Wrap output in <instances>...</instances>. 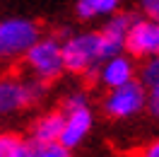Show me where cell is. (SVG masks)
<instances>
[{"mask_svg":"<svg viewBox=\"0 0 159 157\" xmlns=\"http://www.w3.org/2000/svg\"><path fill=\"white\" fill-rule=\"evenodd\" d=\"M63 46V60H65V70L75 73V75H87L94 78V73L99 68L104 56V46H101L99 31H82V34H72L65 41H60Z\"/></svg>","mask_w":159,"mask_h":157,"instance_id":"obj_1","label":"cell"},{"mask_svg":"<svg viewBox=\"0 0 159 157\" xmlns=\"http://www.w3.org/2000/svg\"><path fill=\"white\" fill-rule=\"evenodd\" d=\"M22 58H24L29 75L41 80V82H53L56 78H60L65 73L63 46L56 36H39Z\"/></svg>","mask_w":159,"mask_h":157,"instance_id":"obj_2","label":"cell"},{"mask_svg":"<svg viewBox=\"0 0 159 157\" xmlns=\"http://www.w3.org/2000/svg\"><path fill=\"white\" fill-rule=\"evenodd\" d=\"M60 111H63V128H60L58 143L72 150V147L82 145L84 138L89 136L92 126H94V111L82 92H72L63 102Z\"/></svg>","mask_w":159,"mask_h":157,"instance_id":"obj_3","label":"cell"},{"mask_svg":"<svg viewBox=\"0 0 159 157\" xmlns=\"http://www.w3.org/2000/svg\"><path fill=\"white\" fill-rule=\"evenodd\" d=\"M43 97V82L36 78H0V116H10Z\"/></svg>","mask_w":159,"mask_h":157,"instance_id":"obj_4","label":"cell"},{"mask_svg":"<svg viewBox=\"0 0 159 157\" xmlns=\"http://www.w3.org/2000/svg\"><path fill=\"white\" fill-rule=\"evenodd\" d=\"M145 107H147V89L142 87L140 80H130L125 85L111 87L104 97V114L113 121L138 116Z\"/></svg>","mask_w":159,"mask_h":157,"instance_id":"obj_5","label":"cell"},{"mask_svg":"<svg viewBox=\"0 0 159 157\" xmlns=\"http://www.w3.org/2000/svg\"><path fill=\"white\" fill-rule=\"evenodd\" d=\"M41 36L36 22L27 17H10L0 22V60L22 58L27 49Z\"/></svg>","mask_w":159,"mask_h":157,"instance_id":"obj_6","label":"cell"},{"mask_svg":"<svg viewBox=\"0 0 159 157\" xmlns=\"http://www.w3.org/2000/svg\"><path fill=\"white\" fill-rule=\"evenodd\" d=\"M123 51L130 58L147 60L159 56V20L154 17H135L128 27Z\"/></svg>","mask_w":159,"mask_h":157,"instance_id":"obj_7","label":"cell"},{"mask_svg":"<svg viewBox=\"0 0 159 157\" xmlns=\"http://www.w3.org/2000/svg\"><path fill=\"white\" fill-rule=\"evenodd\" d=\"M94 78L99 80L106 89L125 85L130 80H135V58H130L125 51L113 53V56H109V58H104L99 63Z\"/></svg>","mask_w":159,"mask_h":157,"instance_id":"obj_8","label":"cell"},{"mask_svg":"<svg viewBox=\"0 0 159 157\" xmlns=\"http://www.w3.org/2000/svg\"><path fill=\"white\" fill-rule=\"evenodd\" d=\"M135 20V15L130 12H113L111 20L99 29V36H101V46H104V56L109 58L113 53H120L123 51V44H125V34H128V27L130 22Z\"/></svg>","mask_w":159,"mask_h":157,"instance_id":"obj_9","label":"cell"},{"mask_svg":"<svg viewBox=\"0 0 159 157\" xmlns=\"http://www.w3.org/2000/svg\"><path fill=\"white\" fill-rule=\"evenodd\" d=\"M60 128H63V111H60V109H56V111H46V114H41V116L34 121L29 140L53 143V140H58Z\"/></svg>","mask_w":159,"mask_h":157,"instance_id":"obj_10","label":"cell"},{"mask_svg":"<svg viewBox=\"0 0 159 157\" xmlns=\"http://www.w3.org/2000/svg\"><path fill=\"white\" fill-rule=\"evenodd\" d=\"M120 0H77V17L82 20H94V17H106L118 10Z\"/></svg>","mask_w":159,"mask_h":157,"instance_id":"obj_11","label":"cell"},{"mask_svg":"<svg viewBox=\"0 0 159 157\" xmlns=\"http://www.w3.org/2000/svg\"><path fill=\"white\" fill-rule=\"evenodd\" d=\"M22 157H72L70 147L60 145L58 140L53 143H41V140H27Z\"/></svg>","mask_w":159,"mask_h":157,"instance_id":"obj_12","label":"cell"},{"mask_svg":"<svg viewBox=\"0 0 159 157\" xmlns=\"http://www.w3.org/2000/svg\"><path fill=\"white\" fill-rule=\"evenodd\" d=\"M24 138L12 131H0V157H22L24 152Z\"/></svg>","mask_w":159,"mask_h":157,"instance_id":"obj_13","label":"cell"},{"mask_svg":"<svg viewBox=\"0 0 159 157\" xmlns=\"http://www.w3.org/2000/svg\"><path fill=\"white\" fill-rule=\"evenodd\" d=\"M140 7L145 12V17L159 20V0H140Z\"/></svg>","mask_w":159,"mask_h":157,"instance_id":"obj_14","label":"cell"},{"mask_svg":"<svg viewBox=\"0 0 159 157\" xmlns=\"http://www.w3.org/2000/svg\"><path fill=\"white\" fill-rule=\"evenodd\" d=\"M140 157H159V138H157V140H152V143L142 150V155H140Z\"/></svg>","mask_w":159,"mask_h":157,"instance_id":"obj_15","label":"cell"},{"mask_svg":"<svg viewBox=\"0 0 159 157\" xmlns=\"http://www.w3.org/2000/svg\"><path fill=\"white\" fill-rule=\"evenodd\" d=\"M154 89H157V87H154Z\"/></svg>","mask_w":159,"mask_h":157,"instance_id":"obj_16","label":"cell"}]
</instances>
